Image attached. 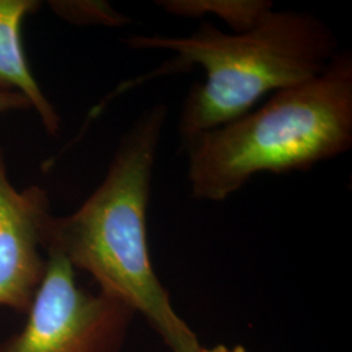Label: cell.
Here are the masks:
<instances>
[{"label": "cell", "mask_w": 352, "mask_h": 352, "mask_svg": "<svg viewBox=\"0 0 352 352\" xmlns=\"http://www.w3.org/2000/svg\"><path fill=\"white\" fill-rule=\"evenodd\" d=\"M167 109L144 110L115 151L101 186L76 212L50 214L42 227V248L87 272L100 291L142 316L173 352L201 347L180 317L151 264L146 218L153 168Z\"/></svg>", "instance_id": "6da1fadb"}, {"label": "cell", "mask_w": 352, "mask_h": 352, "mask_svg": "<svg viewBox=\"0 0 352 352\" xmlns=\"http://www.w3.org/2000/svg\"><path fill=\"white\" fill-rule=\"evenodd\" d=\"M126 43L135 50L175 54L155 69L157 76L195 65L205 71V81L189 89L182 107L177 131L183 144L250 113L269 93L315 78L340 50L331 29L318 17L274 10L244 33L202 23L190 36H132Z\"/></svg>", "instance_id": "7a4b0ae2"}, {"label": "cell", "mask_w": 352, "mask_h": 352, "mask_svg": "<svg viewBox=\"0 0 352 352\" xmlns=\"http://www.w3.org/2000/svg\"><path fill=\"white\" fill-rule=\"evenodd\" d=\"M352 148V54L337 52L327 69L279 90L256 111L183 144L190 196L225 201L253 176L308 171Z\"/></svg>", "instance_id": "3957f363"}, {"label": "cell", "mask_w": 352, "mask_h": 352, "mask_svg": "<svg viewBox=\"0 0 352 352\" xmlns=\"http://www.w3.org/2000/svg\"><path fill=\"white\" fill-rule=\"evenodd\" d=\"M46 272L24 327L0 343V352H119L135 312L101 291L81 289L75 269L46 252Z\"/></svg>", "instance_id": "277c9868"}, {"label": "cell", "mask_w": 352, "mask_h": 352, "mask_svg": "<svg viewBox=\"0 0 352 352\" xmlns=\"http://www.w3.org/2000/svg\"><path fill=\"white\" fill-rule=\"evenodd\" d=\"M46 192L19 190L10 182L0 153V307L26 315L45 277L42 227L50 215Z\"/></svg>", "instance_id": "5b68a950"}, {"label": "cell", "mask_w": 352, "mask_h": 352, "mask_svg": "<svg viewBox=\"0 0 352 352\" xmlns=\"http://www.w3.org/2000/svg\"><path fill=\"white\" fill-rule=\"evenodd\" d=\"M37 7L33 0H0V89L21 94L45 129L56 135L60 118L32 74L21 42L23 21Z\"/></svg>", "instance_id": "8992f818"}, {"label": "cell", "mask_w": 352, "mask_h": 352, "mask_svg": "<svg viewBox=\"0 0 352 352\" xmlns=\"http://www.w3.org/2000/svg\"><path fill=\"white\" fill-rule=\"evenodd\" d=\"M155 4L166 12L184 19L215 14L234 33L251 30L266 13L274 10L273 3L267 0H160Z\"/></svg>", "instance_id": "52a82bcc"}, {"label": "cell", "mask_w": 352, "mask_h": 352, "mask_svg": "<svg viewBox=\"0 0 352 352\" xmlns=\"http://www.w3.org/2000/svg\"><path fill=\"white\" fill-rule=\"evenodd\" d=\"M54 11L67 21L77 25L119 26L131 24V19L116 12L109 3L104 1H52Z\"/></svg>", "instance_id": "ba28073f"}, {"label": "cell", "mask_w": 352, "mask_h": 352, "mask_svg": "<svg viewBox=\"0 0 352 352\" xmlns=\"http://www.w3.org/2000/svg\"><path fill=\"white\" fill-rule=\"evenodd\" d=\"M26 109H32V107L21 94L0 89V113L13 111V110H26Z\"/></svg>", "instance_id": "9c48e42d"}, {"label": "cell", "mask_w": 352, "mask_h": 352, "mask_svg": "<svg viewBox=\"0 0 352 352\" xmlns=\"http://www.w3.org/2000/svg\"><path fill=\"white\" fill-rule=\"evenodd\" d=\"M193 352H247V350L243 347V346H240V344H236V346H226V344H217V346H214V347H210V349H205V347H200V349H197L196 351Z\"/></svg>", "instance_id": "30bf717a"}]
</instances>
